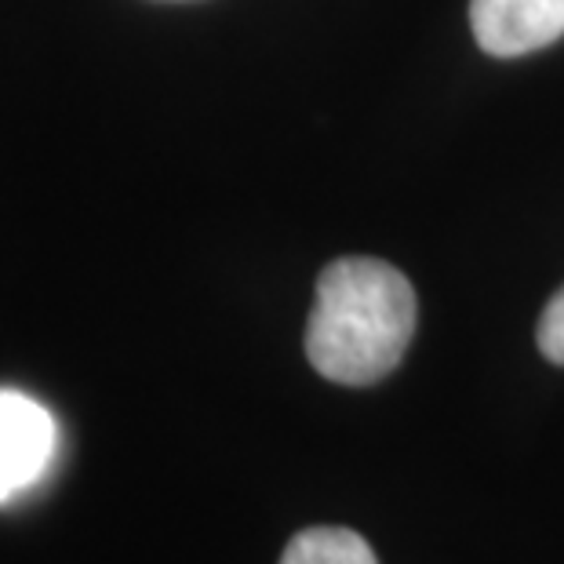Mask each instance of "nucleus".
Segmentation results:
<instances>
[{"label":"nucleus","instance_id":"3","mask_svg":"<svg viewBox=\"0 0 564 564\" xmlns=\"http://www.w3.org/2000/svg\"><path fill=\"white\" fill-rule=\"evenodd\" d=\"M470 26L488 55H532L564 37V0H470Z\"/></svg>","mask_w":564,"mask_h":564},{"label":"nucleus","instance_id":"4","mask_svg":"<svg viewBox=\"0 0 564 564\" xmlns=\"http://www.w3.org/2000/svg\"><path fill=\"white\" fill-rule=\"evenodd\" d=\"M281 564H379L368 539L350 528H306L288 543Z\"/></svg>","mask_w":564,"mask_h":564},{"label":"nucleus","instance_id":"5","mask_svg":"<svg viewBox=\"0 0 564 564\" xmlns=\"http://www.w3.org/2000/svg\"><path fill=\"white\" fill-rule=\"evenodd\" d=\"M539 350H543L546 361L564 365V288H557L554 299L546 303L543 317H539Z\"/></svg>","mask_w":564,"mask_h":564},{"label":"nucleus","instance_id":"1","mask_svg":"<svg viewBox=\"0 0 564 564\" xmlns=\"http://www.w3.org/2000/svg\"><path fill=\"white\" fill-rule=\"evenodd\" d=\"M415 317V292L398 267L368 256L335 259L317 281L306 357L339 387H371L401 365Z\"/></svg>","mask_w":564,"mask_h":564},{"label":"nucleus","instance_id":"2","mask_svg":"<svg viewBox=\"0 0 564 564\" xmlns=\"http://www.w3.org/2000/svg\"><path fill=\"white\" fill-rule=\"evenodd\" d=\"M55 455V419L41 401L0 390V502H11L44 477Z\"/></svg>","mask_w":564,"mask_h":564}]
</instances>
